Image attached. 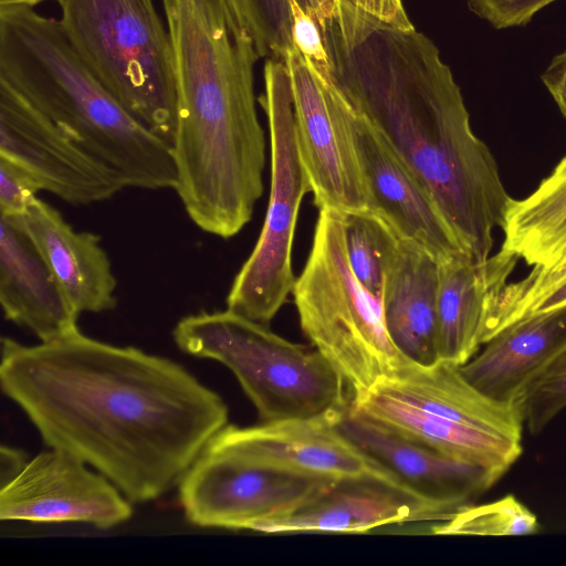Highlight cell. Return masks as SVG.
Masks as SVG:
<instances>
[{
  "instance_id": "cell-1",
  "label": "cell",
  "mask_w": 566,
  "mask_h": 566,
  "mask_svg": "<svg viewBox=\"0 0 566 566\" xmlns=\"http://www.w3.org/2000/svg\"><path fill=\"white\" fill-rule=\"evenodd\" d=\"M0 384L51 449L69 452L132 502L170 490L228 421L222 398L181 365L77 329L1 340Z\"/></svg>"
},
{
  "instance_id": "cell-2",
  "label": "cell",
  "mask_w": 566,
  "mask_h": 566,
  "mask_svg": "<svg viewBox=\"0 0 566 566\" xmlns=\"http://www.w3.org/2000/svg\"><path fill=\"white\" fill-rule=\"evenodd\" d=\"M325 42L352 107L427 188L467 252L489 258L511 197L436 44L415 29L379 30L352 50Z\"/></svg>"
},
{
  "instance_id": "cell-3",
  "label": "cell",
  "mask_w": 566,
  "mask_h": 566,
  "mask_svg": "<svg viewBox=\"0 0 566 566\" xmlns=\"http://www.w3.org/2000/svg\"><path fill=\"white\" fill-rule=\"evenodd\" d=\"M171 40L174 190L202 231L229 239L261 198L265 137L254 94L260 59L235 0H161Z\"/></svg>"
},
{
  "instance_id": "cell-4",
  "label": "cell",
  "mask_w": 566,
  "mask_h": 566,
  "mask_svg": "<svg viewBox=\"0 0 566 566\" xmlns=\"http://www.w3.org/2000/svg\"><path fill=\"white\" fill-rule=\"evenodd\" d=\"M0 80L111 168L125 188H172L170 145L94 75L59 20L0 7Z\"/></svg>"
},
{
  "instance_id": "cell-5",
  "label": "cell",
  "mask_w": 566,
  "mask_h": 566,
  "mask_svg": "<svg viewBox=\"0 0 566 566\" xmlns=\"http://www.w3.org/2000/svg\"><path fill=\"white\" fill-rule=\"evenodd\" d=\"M172 337L184 353L227 366L262 422L336 424L352 401L346 381L316 348L292 343L229 308L182 317Z\"/></svg>"
},
{
  "instance_id": "cell-6",
  "label": "cell",
  "mask_w": 566,
  "mask_h": 566,
  "mask_svg": "<svg viewBox=\"0 0 566 566\" xmlns=\"http://www.w3.org/2000/svg\"><path fill=\"white\" fill-rule=\"evenodd\" d=\"M292 295L303 333L338 370L352 397L392 376L407 360L389 338L380 298L350 268L345 214L318 209L312 248Z\"/></svg>"
},
{
  "instance_id": "cell-7",
  "label": "cell",
  "mask_w": 566,
  "mask_h": 566,
  "mask_svg": "<svg viewBox=\"0 0 566 566\" xmlns=\"http://www.w3.org/2000/svg\"><path fill=\"white\" fill-rule=\"evenodd\" d=\"M61 27L103 85L170 142L176 125L174 51L154 0H57Z\"/></svg>"
},
{
  "instance_id": "cell-8",
  "label": "cell",
  "mask_w": 566,
  "mask_h": 566,
  "mask_svg": "<svg viewBox=\"0 0 566 566\" xmlns=\"http://www.w3.org/2000/svg\"><path fill=\"white\" fill-rule=\"evenodd\" d=\"M271 142V187L259 239L235 275L227 308L268 324L292 293V247L303 197L311 192L296 139L290 75L281 59L264 65V95Z\"/></svg>"
},
{
  "instance_id": "cell-9",
  "label": "cell",
  "mask_w": 566,
  "mask_h": 566,
  "mask_svg": "<svg viewBox=\"0 0 566 566\" xmlns=\"http://www.w3.org/2000/svg\"><path fill=\"white\" fill-rule=\"evenodd\" d=\"M282 60L290 75L298 153L317 209L345 216L371 213L355 142L354 109L336 77L322 75L296 48Z\"/></svg>"
},
{
  "instance_id": "cell-10",
  "label": "cell",
  "mask_w": 566,
  "mask_h": 566,
  "mask_svg": "<svg viewBox=\"0 0 566 566\" xmlns=\"http://www.w3.org/2000/svg\"><path fill=\"white\" fill-rule=\"evenodd\" d=\"M333 481L245 459L212 437L180 479L179 501L193 525L252 531L298 507Z\"/></svg>"
},
{
  "instance_id": "cell-11",
  "label": "cell",
  "mask_w": 566,
  "mask_h": 566,
  "mask_svg": "<svg viewBox=\"0 0 566 566\" xmlns=\"http://www.w3.org/2000/svg\"><path fill=\"white\" fill-rule=\"evenodd\" d=\"M0 157L29 172L41 190L74 206L107 200L125 188L116 172L1 80Z\"/></svg>"
},
{
  "instance_id": "cell-12",
  "label": "cell",
  "mask_w": 566,
  "mask_h": 566,
  "mask_svg": "<svg viewBox=\"0 0 566 566\" xmlns=\"http://www.w3.org/2000/svg\"><path fill=\"white\" fill-rule=\"evenodd\" d=\"M132 502L102 473L53 449L30 460L0 491V518L30 523H85L111 528L133 514Z\"/></svg>"
},
{
  "instance_id": "cell-13",
  "label": "cell",
  "mask_w": 566,
  "mask_h": 566,
  "mask_svg": "<svg viewBox=\"0 0 566 566\" xmlns=\"http://www.w3.org/2000/svg\"><path fill=\"white\" fill-rule=\"evenodd\" d=\"M336 427L406 490L455 511L471 504L499 480L479 465L449 457L400 433L355 409L352 403Z\"/></svg>"
},
{
  "instance_id": "cell-14",
  "label": "cell",
  "mask_w": 566,
  "mask_h": 566,
  "mask_svg": "<svg viewBox=\"0 0 566 566\" xmlns=\"http://www.w3.org/2000/svg\"><path fill=\"white\" fill-rule=\"evenodd\" d=\"M458 511L426 501L396 482L375 476L334 480L293 511L259 523L252 531L364 533L408 522H442Z\"/></svg>"
},
{
  "instance_id": "cell-15",
  "label": "cell",
  "mask_w": 566,
  "mask_h": 566,
  "mask_svg": "<svg viewBox=\"0 0 566 566\" xmlns=\"http://www.w3.org/2000/svg\"><path fill=\"white\" fill-rule=\"evenodd\" d=\"M213 438L245 459L276 469L327 480L375 476L401 485L328 421L290 419L245 428L227 424Z\"/></svg>"
},
{
  "instance_id": "cell-16",
  "label": "cell",
  "mask_w": 566,
  "mask_h": 566,
  "mask_svg": "<svg viewBox=\"0 0 566 566\" xmlns=\"http://www.w3.org/2000/svg\"><path fill=\"white\" fill-rule=\"evenodd\" d=\"M353 126L371 213L438 262L468 253L427 188L355 109Z\"/></svg>"
},
{
  "instance_id": "cell-17",
  "label": "cell",
  "mask_w": 566,
  "mask_h": 566,
  "mask_svg": "<svg viewBox=\"0 0 566 566\" xmlns=\"http://www.w3.org/2000/svg\"><path fill=\"white\" fill-rule=\"evenodd\" d=\"M484 345L460 366L462 375L489 398L523 406L533 384L566 350V303L514 322Z\"/></svg>"
},
{
  "instance_id": "cell-18",
  "label": "cell",
  "mask_w": 566,
  "mask_h": 566,
  "mask_svg": "<svg viewBox=\"0 0 566 566\" xmlns=\"http://www.w3.org/2000/svg\"><path fill=\"white\" fill-rule=\"evenodd\" d=\"M517 260L500 250L484 260L463 252L438 262L440 360L462 366L478 353L486 318Z\"/></svg>"
},
{
  "instance_id": "cell-19",
  "label": "cell",
  "mask_w": 566,
  "mask_h": 566,
  "mask_svg": "<svg viewBox=\"0 0 566 566\" xmlns=\"http://www.w3.org/2000/svg\"><path fill=\"white\" fill-rule=\"evenodd\" d=\"M8 218L36 247L80 314L116 307L117 281L99 235L74 230L54 207L39 198L22 214Z\"/></svg>"
},
{
  "instance_id": "cell-20",
  "label": "cell",
  "mask_w": 566,
  "mask_h": 566,
  "mask_svg": "<svg viewBox=\"0 0 566 566\" xmlns=\"http://www.w3.org/2000/svg\"><path fill=\"white\" fill-rule=\"evenodd\" d=\"M0 304L6 319L41 342L76 332L74 308L36 247L11 219L0 216Z\"/></svg>"
},
{
  "instance_id": "cell-21",
  "label": "cell",
  "mask_w": 566,
  "mask_h": 566,
  "mask_svg": "<svg viewBox=\"0 0 566 566\" xmlns=\"http://www.w3.org/2000/svg\"><path fill=\"white\" fill-rule=\"evenodd\" d=\"M438 283V261L417 244L397 238L384 270L382 316L396 349L420 366L440 360Z\"/></svg>"
},
{
  "instance_id": "cell-22",
  "label": "cell",
  "mask_w": 566,
  "mask_h": 566,
  "mask_svg": "<svg viewBox=\"0 0 566 566\" xmlns=\"http://www.w3.org/2000/svg\"><path fill=\"white\" fill-rule=\"evenodd\" d=\"M377 384L426 412L522 442L523 406L489 398L464 378L458 365L439 360L420 366L406 360L392 376Z\"/></svg>"
},
{
  "instance_id": "cell-23",
  "label": "cell",
  "mask_w": 566,
  "mask_h": 566,
  "mask_svg": "<svg viewBox=\"0 0 566 566\" xmlns=\"http://www.w3.org/2000/svg\"><path fill=\"white\" fill-rule=\"evenodd\" d=\"M363 413L449 457L479 465L501 478L523 452L521 443L426 412L381 385L352 397Z\"/></svg>"
},
{
  "instance_id": "cell-24",
  "label": "cell",
  "mask_w": 566,
  "mask_h": 566,
  "mask_svg": "<svg viewBox=\"0 0 566 566\" xmlns=\"http://www.w3.org/2000/svg\"><path fill=\"white\" fill-rule=\"evenodd\" d=\"M501 250L544 266L566 250V156L524 199L511 198Z\"/></svg>"
},
{
  "instance_id": "cell-25",
  "label": "cell",
  "mask_w": 566,
  "mask_h": 566,
  "mask_svg": "<svg viewBox=\"0 0 566 566\" xmlns=\"http://www.w3.org/2000/svg\"><path fill=\"white\" fill-rule=\"evenodd\" d=\"M430 530L436 535H528L536 533L539 524L532 511L509 494L485 504L471 503Z\"/></svg>"
},
{
  "instance_id": "cell-26",
  "label": "cell",
  "mask_w": 566,
  "mask_h": 566,
  "mask_svg": "<svg viewBox=\"0 0 566 566\" xmlns=\"http://www.w3.org/2000/svg\"><path fill=\"white\" fill-rule=\"evenodd\" d=\"M396 233L377 216H346V252L350 268L360 284L380 298L384 270Z\"/></svg>"
},
{
  "instance_id": "cell-27",
  "label": "cell",
  "mask_w": 566,
  "mask_h": 566,
  "mask_svg": "<svg viewBox=\"0 0 566 566\" xmlns=\"http://www.w3.org/2000/svg\"><path fill=\"white\" fill-rule=\"evenodd\" d=\"M402 0H334V21L324 34L352 50L379 30H412Z\"/></svg>"
},
{
  "instance_id": "cell-28",
  "label": "cell",
  "mask_w": 566,
  "mask_h": 566,
  "mask_svg": "<svg viewBox=\"0 0 566 566\" xmlns=\"http://www.w3.org/2000/svg\"><path fill=\"white\" fill-rule=\"evenodd\" d=\"M565 277L566 250L549 264L534 266L523 280L506 283L500 292L491 314L492 331L499 333L525 317L537 298Z\"/></svg>"
},
{
  "instance_id": "cell-29",
  "label": "cell",
  "mask_w": 566,
  "mask_h": 566,
  "mask_svg": "<svg viewBox=\"0 0 566 566\" xmlns=\"http://www.w3.org/2000/svg\"><path fill=\"white\" fill-rule=\"evenodd\" d=\"M260 57L283 59L294 46L289 0H235Z\"/></svg>"
},
{
  "instance_id": "cell-30",
  "label": "cell",
  "mask_w": 566,
  "mask_h": 566,
  "mask_svg": "<svg viewBox=\"0 0 566 566\" xmlns=\"http://www.w3.org/2000/svg\"><path fill=\"white\" fill-rule=\"evenodd\" d=\"M566 408V350L537 378L524 402L525 424L538 434Z\"/></svg>"
},
{
  "instance_id": "cell-31",
  "label": "cell",
  "mask_w": 566,
  "mask_h": 566,
  "mask_svg": "<svg viewBox=\"0 0 566 566\" xmlns=\"http://www.w3.org/2000/svg\"><path fill=\"white\" fill-rule=\"evenodd\" d=\"M292 17L294 46L322 75L335 78L334 64L326 48L321 28L301 7L297 0H289Z\"/></svg>"
},
{
  "instance_id": "cell-32",
  "label": "cell",
  "mask_w": 566,
  "mask_h": 566,
  "mask_svg": "<svg viewBox=\"0 0 566 566\" xmlns=\"http://www.w3.org/2000/svg\"><path fill=\"white\" fill-rule=\"evenodd\" d=\"M41 191L34 178L20 166L0 157V216L22 214Z\"/></svg>"
},
{
  "instance_id": "cell-33",
  "label": "cell",
  "mask_w": 566,
  "mask_h": 566,
  "mask_svg": "<svg viewBox=\"0 0 566 566\" xmlns=\"http://www.w3.org/2000/svg\"><path fill=\"white\" fill-rule=\"evenodd\" d=\"M556 0H469L468 7L495 29L524 25L533 15Z\"/></svg>"
},
{
  "instance_id": "cell-34",
  "label": "cell",
  "mask_w": 566,
  "mask_h": 566,
  "mask_svg": "<svg viewBox=\"0 0 566 566\" xmlns=\"http://www.w3.org/2000/svg\"><path fill=\"white\" fill-rule=\"evenodd\" d=\"M541 78L566 118V51L553 57Z\"/></svg>"
},
{
  "instance_id": "cell-35",
  "label": "cell",
  "mask_w": 566,
  "mask_h": 566,
  "mask_svg": "<svg viewBox=\"0 0 566 566\" xmlns=\"http://www.w3.org/2000/svg\"><path fill=\"white\" fill-rule=\"evenodd\" d=\"M28 454L17 448L2 446L0 449V486L12 482L27 467Z\"/></svg>"
},
{
  "instance_id": "cell-36",
  "label": "cell",
  "mask_w": 566,
  "mask_h": 566,
  "mask_svg": "<svg viewBox=\"0 0 566 566\" xmlns=\"http://www.w3.org/2000/svg\"><path fill=\"white\" fill-rule=\"evenodd\" d=\"M307 14L315 20L323 35L334 21V0H297Z\"/></svg>"
},
{
  "instance_id": "cell-37",
  "label": "cell",
  "mask_w": 566,
  "mask_h": 566,
  "mask_svg": "<svg viewBox=\"0 0 566 566\" xmlns=\"http://www.w3.org/2000/svg\"><path fill=\"white\" fill-rule=\"evenodd\" d=\"M566 303V277L546 291L533 304L527 315L547 311ZM526 315V316H527Z\"/></svg>"
},
{
  "instance_id": "cell-38",
  "label": "cell",
  "mask_w": 566,
  "mask_h": 566,
  "mask_svg": "<svg viewBox=\"0 0 566 566\" xmlns=\"http://www.w3.org/2000/svg\"><path fill=\"white\" fill-rule=\"evenodd\" d=\"M49 0H0V7H30L35 6ZM57 1V0H54Z\"/></svg>"
}]
</instances>
